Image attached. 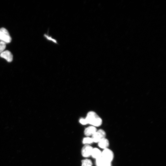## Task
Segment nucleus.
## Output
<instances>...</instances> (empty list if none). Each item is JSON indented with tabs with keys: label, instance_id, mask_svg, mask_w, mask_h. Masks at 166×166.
<instances>
[{
	"label": "nucleus",
	"instance_id": "1",
	"mask_svg": "<svg viewBox=\"0 0 166 166\" xmlns=\"http://www.w3.org/2000/svg\"><path fill=\"white\" fill-rule=\"evenodd\" d=\"M88 124L96 127L101 126L103 123V120L95 112L93 111L89 112L85 118Z\"/></svg>",
	"mask_w": 166,
	"mask_h": 166
},
{
	"label": "nucleus",
	"instance_id": "2",
	"mask_svg": "<svg viewBox=\"0 0 166 166\" xmlns=\"http://www.w3.org/2000/svg\"><path fill=\"white\" fill-rule=\"evenodd\" d=\"M106 135L105 131L100 129L97 130L94 134L92 136L91 138L94 143H97L100 141L106 138Z\"/></svg>",
	"mask_w": 166,
	"mask_h": 166
},
{
	"label": "nucleus",
	"instance_id": "3",
	"mask_svg": "<svg viewBox=\"0 0 166 166\" xmlns=\"http://www.w3.org/2000/svg\"><path fill=\"white\" fill-rule=\"evenodd\" d=\"M0 41L6 44L10 43L12 41V38L8 30L5 28L0 29Z\"/></svg>",
	"mask_w": 166,
	"mask_h": 166
},
{
	"label": "nucleus",
	"instance_id": "4",
	"mask_svg": "<svg viewBox=\"0 0 166 166\" xmlns=\"http://www.w3.org/2000/svg\"><path fill=\"white\" fill-rule=\"evenodd\" d=\"M102 157L106 161L111 163L114 158V154L112 150L108 148L102 151Z\"/></svg>",
	"mask_w": 166,
	"mask_h": 166
},
{
	"label": "nucleus",
	"instance_id": "5",
	"mask_svg": "<svg viewBox=\"0 0 166 166\" xmlns=\"http://www.w3.org/2000/svg\"><path fill=\"white\" fill-rule=\"evenodd\" d=\"M93 148L89 145H85L81 150V154L82 156L85 158L89 157L91 156Z\"/></svg>",
	"mask_w": 166,
	"mask_h": 166
},
{
	"label": "nucleus",
	"instance_id": "6",
	"mask_svg": "<svg viewBox=\"0 0 166 166\" xmlns=\"http://www.w3.org/2000/svg\"><path fill=\"white\" fill-rule=\"evenodd\" d=\"M97 129L96 127L93 126H89L86 128L84 130V133L87 137L92 136L97 131Z\"/></svg>",
	"mask_w": 166,
	"mask_h": 166
},
{
	"label": "nucleus",
	"instance_id": "7",
	"mask_svg": "<svg viewBox=\"0 0 166 166\" xmlns=\"http://www.w3.org/2000/svg\"><path fill=\"white\" fill-rule=\"evenodd\" d=\"M0 56L5 59L8 62H11L13 59V56L12 53L9 51H4L1 54Z\"/></svg>",
	"mask_w": 166,
	"mask_h": 166
},
{
	"label": "nucleus",
	"instance_id": "8",
	"mask_svg": "<svg viewBox=\"0 0 166 166\" xmlns=\"http://www.w3.org/2000/svg\"><path fill=\"white\" fill-rule=\"evenodd\" d=\"M97 166H111V163L105 160L102 157L96 159Z\"/></svg>",
	"mask_w": 166,
	"mask_h": 166
},
{
	"label": "nucleus",
	"instance_id": "9",
	"mask_svg": "<svg viewBox=\"0 0 166 166\" xmlns=\"http://www.w3.org/2000/svg\"><path fill=\"white\" fill-rule=\"evenodd\" d=\"M98 147L103 150L108 148L110 146L109 140L105 138L97 143Z\"/></svg>",
	"mask_w": 166,
	"mask_h": 166
},
{
	"label": "nucleus",
	"instance_id": "10",
	"mask_svg": "<svg viewBox=\"0 0 166 166\" xmlns=\"http://www.w3.org/2000/svg\"><path fill=\"white\" fill-rule=\"evenodd\" d=\"M102 151L98 148H93L91 156L96 159L102 157Z\"/></svg>",
	"mask_w": 166,
	"mask_h": 166
},
{
	"label": "nucleus",
	"instance_id": "11",
	"mask_svg": "<svg viewBox=\"0 0 166 166\" xmlns=\"http://www.w3.org/2000/svg\"><path fill=\"white\" fill-rule=\"evenodd\" d=\"M81 166H92L93 163L91 160L85 159L82 161Z\"/></svg>",
	"mask_w": 166,
	"mask_h": 166
},
{
	"label": "nucleus",
	"instance_id": "12",
	"mask_svg": "<svg viewBox=\"0 0 166 166\" xmlns=\"http://www.w3.org/2000/svg\"><path fill=\"white\" fill-rule=\"evenodd\" d=\"M93 141L91 137H87L84 138L83 141V144L85 145H89L93 143Z\"/></svg>",
	"mask_w": 166,
	"mask_h": 166
},
{
	"label": "nucleus",
	"instance_id": "13",
	"mask_svg": "<svg viewBox=\"0 0 166 166\" xmlns=\"http://www.w3.org/2000/svg\"><path fill=\"white\" fill-rule=\"evenodd\" d=\"M44 37L49 41L52 42L56 44H58L56 40L53 39L52 37L49 36L48 34H45L44 35Z\"/></svg>",
	"mask_w": 166,
	"mask_h": 166
},
{
	"label": "nucleus",
	"instance_id": "14",
	"mask_svg": "<svg viewBox=\"0 0 166 166\" xmlns=\"http://www.w3.org/2000/svg\"><path fill=\"white\" fill-rule=\"evenodd\" d=\"M6 48V44L3 42H0V54L4 51Z\"/></svg>",
	"mask_w": 166,
	"mask_h": 166
},
{
	"label": "nucleus",
	"instance_id": "15",
	"mask_svg": "<svg viewBox=\"0 0 166 166\" xmlns=\"http://www.w3.org/2000/svg\"><path fill=\"white\" fill-rule=\"evenodd\" d=\"M79 121L80 124L83 125H84L88 124V123L86 118H81Z\"/></svg>",
	"mask_w": 166,
	"mask_h": 166
}]
</instances>
